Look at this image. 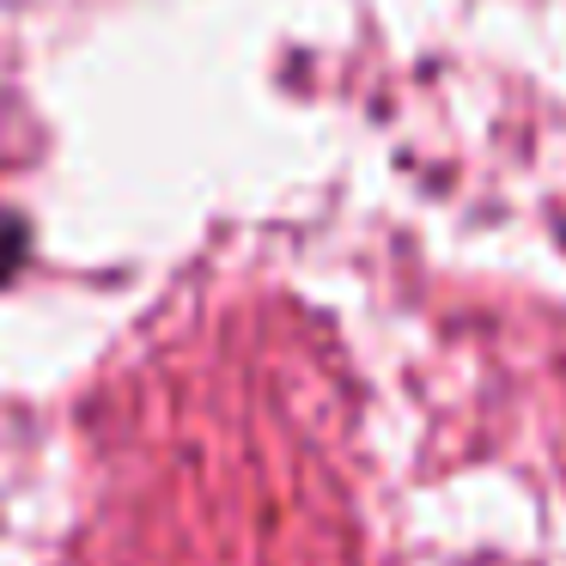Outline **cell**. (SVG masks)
<instances>
[{"label": "cell", "instance_id": "cell-1", "mask_svg": "<svg viewBox=\"0 0 566 566\" xmlns=\"http://www.w3.org/2000/svg\"><path fill=\"white\" fill-rule=\"evenodd\" d=\"M19 256H25V226L13 213H0V281L19 269Z\"/></svg>", "mask_w": 566, "mask_h": 566}]
</instances>
